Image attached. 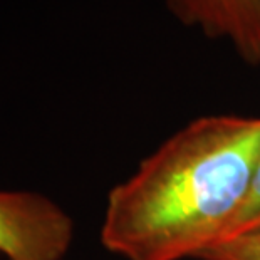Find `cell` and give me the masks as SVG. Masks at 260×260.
<instances>
[{
    "mask_svg": "<svg viewBox=\"0 0 260 260\" xmlns=\"http://www.w3.org/2000/svg\"><path fill=\"white\" fill-rule=\"evenodd\" d=\"M258 163L260 118L191 121L108 193L101 243L124 260H197L240 213Z\"/></svg>",
    "mask_w": 260,
    "mask_h": 260,
    "instance_id": "cell-1",
    "label": "cell"
},
{
    "mask_svg": "<svg viewBox=\"0 0 260 260\" xmlns=\"http://www.w3.org/2000/svg\"><path fill=\"white\" fill-rule=\"evenodd\" d=\"M181 25L229 42L243 62L260 66V0H165Z\"/></svg>",
    "mask_w": 260,
    "mask_h": 260,
    "instance_id": "cell-3",
    "label": "cell"
},
{
    "mask_svg": "<svg viewBox=\"0 0 260 260\" xmlns=\"http://www.w3.org/2000/svg\"><path fill=\"white\" fill-rule=\"evenodd\" d=\"M197 260H260V230L215 243Z\"/></svg>",
    "mask_w": 260,
    "mask_h": 260,
    "instance_id": "cell-4",
    "label": "cell"
},
{
    "mask_svg": "<svg viewBox=\"0 0 260 260\" xmlns=\"http://www.w3.org/2000/svg\"><path fill=\"white\" fill-rule=\"evenodd\" d=\"M73 239V218L51 198L0 191V253L9 260H62Z\"/></svg>",
    "mask_w": 260,
    "mask_h": 260,
    "instance_id": "cell-2",
    "label": "cell"
},
{
    "mask_svg": "<svg viewBox=\"0 0 260 260\" xmlns=\"http://www.w3.org/2000/svg\"><path fill=\"white\" fill-rule=\"evenodd\" d=\"M255 230H260V163H258L255 178H253L252 190L247 197V202L243 205V208L240 210V213L237 215V218L229 226V230H226V234L222 240H229L232 237L243 235V234L255 232Z\"/></svg>",
    "mask_w": 260,
    "mask_h": 260,
    "instance_id": "cell-5",
    "label": "cell"
}]
</instances>
